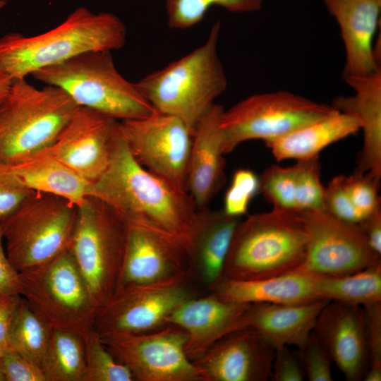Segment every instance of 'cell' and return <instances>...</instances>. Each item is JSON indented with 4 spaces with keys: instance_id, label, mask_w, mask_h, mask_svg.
I'll return each mask as SVG.
<instances>
[{
    "instance_id": "37",
    "label": "cell",
    "mask_w": 381,
    "mask_h": 381,
    "mask_svg": "<svg viewBox=\"0 0 381 381\" xmlns=\"http://www.w3.org/2000/svg\"><path fill=\"white\" fill-rule=\"evenodd\" d=\"M4 381H47L42 367L8 345L0 349Z\"/></svg>"
},
{
    "instance_id": "36",
    "label": "cell",
    "mask_w": 381,
    "mask_h": 381,
    "mask_svg": "<svg viewBox=\"0 0 381 381\" xmlns=\"http://www.w3.org/2000/svg\"><path fill=\"white\" fill-rule=\"evenodd\" d=\"M380 181V179L368 172L355 171L350 176H344L346 190L362 220L381 208Z\"/></svg>"
},
{
    "instance_id": "28",
    "label": "cell",
    "mask_w": 381,
    "mask_h": 381,
    "mask_svg": "<svg viewBox=\"0 0 381 381\" xmlns=\"http://www.w3.org/2000/svg\"><path fill=\"white\" fill-rule=\"evenodd\" d=\"M319 298L363 306L381 301V260L340 276L318 275Z\"/></svg>"
},
{
    "instance_id": "30",
    "label": "cell",
    "mask_w": 381,
    "mask_h": 381,
    "mask_svg": "<svg viewBox=\"0 0 381 381\" xmlns=\"http://www.w3.org/2000/svg\"><path fill=\"white\" fill-rule=\"evenodd\" d=\"M52 329L23 298L9 329L7 345L41 366Z\"/></svg>"
},
{
    "instance_id": "45",
    "label": "cell",
    "mask_w": 381,
    "mask_h": 381,
    "mask_svg": "<svg viewBox=\"0 0 381 381\" xmlns=\"http://www.w3.org/2000/svg\"><path fill=\"white\" fill-rule=\"evenodd\" d=\"M358 226L372 250L381 256V208L365 217Z\"/></svg>"
},
{
    "instance_id": "38",
    "label": "cell",
    "mask_w": 381,
    "mask_h": 381,
    "mask_svg": "<svg viewBox=\"0 0 381 381\" xmlns=\"http://www.w3.org/2000/svg\"><path fill=\"white\" fill-rule=\"evenodd\" d=\"M300 351L306 376L310 381H332V362L328 353L313 331Z\"/></svg>"
},
{
    "instance_id": "21",
    "label": "cell",
    "mask_w": 381,
    "mask_h": 381,
    "mask_svg": "<svg viewBox=\"0 0 381 381\" xmlns=\"http://www.w3.org/2000/svg\"><path fill=\"white\" fill-rule=\"evenodd\" d=\"M224 108L214 103L194 131L187 191L198 210L207 208L225 183V160L220 121Z\"/></svg>"
},
{
    "instance_id": "47",
    "label": "cell",
    "mask_w": 381,
    "mask_h": 381,
    "mask_svg": "<svg viewBox=\"0 0 381 381\" xmlns=\"http://www.w3.org/2000/svg\"><path fill=\"white\" fill-rule=\"evenodd\" d=\"M12 80L0 73V102L8 95Z\"/></svg>"
},
{
    "instance_id": "49",
    "label": "cell",
    "mask_w": 381,
    "mask_h": 381,
    "mask_svg": "<svg viewBox=\"0 0 381 381\" xmlns=\"http://www.w3.org/2000/svg\"><path fill=\"white\" fill-rule=\"evenodd\" d=\"M7 4V1L6 0H0V8H2L3 7H4Z\"/></svg>"
},
{
    "instance_id": "8",
    "label": "cell",
    "mask_w": 381,
    "mask_h": 381,
    "mask_svg": "<svg viewBox=\"0 0 381 381\" xmlns=\"http://www.w3.org/2000/svg\"><path fill=\"white\" fill-rule=\"evenodd\" d=\"M19 274L22 297L52 329L83 337L93 329L97 308L68 249Z\"/></svg>"
},
{
    "instance_id": "13",
    "label": "cell",
    "mask_w": 381,
    "mask_h": 381,
    "mask_svg": "<svg viewBox=\"0 0 381 381\" xmlns=\"http://www.w3.org/2000/svg\"><path fill=\"white\" fill-rule=\"evenodd\" d=\"M135 159L177 188L187 191L188 167L193 133L180 119L159 112L119 121Z\"/></svg>"
},
{
    "instance_id": "29",
    "label": "cell",
    "mask_w": 381,
    "mask_h": 381,
    "mask_svg": "<svg viewBox=\"0 0 381 381\" xmlns=\"http://www.w3.org/2000/svg\"><path fill=\"white\" fill-rule=\"evenodd\" d=\"M41 367L47 381H85L83 337L73 332L52 329Z\"/></svg>"
},
{
    "instance_id": "32",
    "label": "cell",
    "mask_w": 381,
    "mask_h": 381,
    "mask_svg": "<svg viewBox=\"0 0 381 381\" xmlns=\"http://www.w3.org/2000/svg\"><path fill=\"white\" fill-rule=\"evenodd\" d=\"M83 339L86 359L85 381L135 380L130 370L114 357L94 329Z\"/></svg>"
},
{
    "instance_id": "42",
    "label": "cell",
    "mask_w": 381,
    "mask_h": 381,
    "mask_svg": "<svg viewBox=\"0 0 381 381\" xmlns=\"http://www.w3.org/2000/svg\"><path fill=\"white\" fill-rule=\"evenodd\" d=\"M362 308L365 318L370 365L381 366V301L368 304Z\"/></svg>"
},
{
    "instance_id": "3",
    "label": "cell",
    "mask_w": 381,
    "mask_h": 381,
    "mask_svg": "<svg viewBox=\"0 0 381 381\" xmlns=\"http://www.w3.org/2000/svg\"><path fill=\"white\" fill-rule=\"evenodd\" d=\"M220 32L221 23L217 21L202 45L135 83L157 112L180 119L193 133L227 87L217 50Z\"/></svg>"
},
{
    "instance_id": "31",
    "label": "cell",
    "mask_w": 381,
    "mask_h": 381,
    "mask_svg": "<svg viewBox=\"0 0 381 381\" xmlns=\"http://www.w3.org/2000/svg\"><path fill=\"white\" fill-rule=\"evenodd\" d=\"M167 25L186 29L202 20L207 11L217 6L235 13H253L262 8L263 0H164Z\"/></svg>"
},
{
    "instance_id": "15",
    "label": "cell",
    "mask_w": 381,
    "mask_h": 381,
    "mask_svg": "<svg viewBox=\"0 0 381 381\" xmlns=\"http://www.w3.org/2000/svg\"><path fill=\"white\" fill-rule=\"evenodd\" d=\"M119 132V121L78 107L56 140L43 152L93 183L106 170Z\"/></svg>"
},
{
    "instance_id": "44",
    "label": "cell",
    "mask_w": 381,
    "mask_h": 381,
    "mask_svg": "<svg viewBox=\"0 0 381 381\" xmlns=\"http://www.w3.org/2000/svg\"><path fill=\"white\" fill-rule=\"evenodd\" d=\"M22 298L19 294H0V349L7 345L9 329Z\"/></svg>"
},
{
    "instance_id": "27",
    "label": "cell",
    "mask_w": 381,
    "mask_h": 381,
    "mask_svg": "<svg viewBox=\"0 0 381 381\" xmlns=\"http://www.w3.org/2000/svg\"><path fill=\"white\" fill-rule=\"evenodd\" d=\"M7 165L32 190L64 198L75 206L92 195V182L43 151Z\"/></svg>"
},
{
    "instance_id": "19",
    "label": "cell",
    "mask_w": 381,
    "mask_h": 381,
    "mask_svg": "<svg viewBox=\"0 0 381 381\" xmlns=\"http://www.w3.org/2000/svg\"><path fill=\"white\" fill-rule=\"evenodd\" d=\"M249 306L224 301L210 292L183 302L168 317L167 322L186 332V353L193 362L224 336L247 327L245 313Z\"/></svg>"
},
{
    "instance_id": "43",
    "label": "cell",
    "mask_w": 381,
    "mask_h": 381,
    "mask_svg": "<svg viewBox=\"0 0 381 381\" xmlns=\"http://www.w3.org/2000/svg\"><path fill=\"white\" fill-rule=\"evenodd\" d=\"M0 224V294H19L22 289L19 272L12 265L4 251Z\"/></svg>"
},
{
    "instance_id": "24",
    "label": "cell",
    "mask_w": 381,
    "mask_h": 381,
    "mask_svg": "<svg viewBox=\"0 0 381 381\" xmlns=\"http://www.w3.org/2000/svg\"><path fill=\"white\" fill-rule=\"evenodd\" d=\"M329 301L302 304L251 303L245 313L246 325L255 329L274 349H300L313 331L318 316Z\"/></svg>"
},
{
    "instance_id": "12",
    "label": "cell",
    "mask_w": 381,
    "mask_h": 381,
    "mask_svg": "<svg viewBox=\"0 0 381 381\" xmlns=\"http://www.w3.org/2000/svg\"><path fill=\"white\" fill-rule=\"evenodd\" d=\"M101 339L135 380L202 381L200 369L186 353V332L174 324L149 332L114 334Z\"/></svg>"
},
{
    "instance_id": "48",
    "label": "cell",
    "mask_w": 381,
    "mask_h": 381,
    "mask_svg": "<svg viewBox=\"0 0 381 381\" xmlns=\"http://www.w3.org/2000/svg\"><path fill=\"white\" fill-rule=\"evenodd\" d=\"M0 381H4V377L3 375L1 365V357H0Z\"/></svg>"
},
{
    "instance_id": "6",
    "label": "cell",
    "mask_w": 381,
    "mask_h": 381,
    "mask_svg": "<svg viewBox=\"0 0 381 381\" xmlns=\"http://www.w3.org/2000/svg\"><path fill=\"white\" fill-rule=\"evenodd\" d=\"M78 107L57 87L13 80L0 102V162L13 164L48 148Z\"/></svg>"
},
{
    "instance_id": "35",
    "label": "cell",
    "mask_w": 381,
    "mask_h": 381,
    "mask_svg": "<svg viewBox=\"0 0 381 381\" xmlns=\"http://www.w3.org/2000/svg\"><path fill=\"white\" fill-rule=\"evenodd\" d=\"M260 193V178L248 169H238L233 174L231 183L224 199V212L241 217L247 212L251 200Z\"/></svg>"
},
{
    "instance_id": "33",
    "label": "cell",
    "mask_w": 381,
    "mask_h": 381,
    "mask_svg": "<svg viewBox=\"0 0 381 381\" xmlns=\"http://www.w3.org/2000/svg\"><path fill=\"white\" fill-rule=\"evenodd\" d=\"M298 167H282L272 165L259 177L260 192L273 205V208L295 211V190Z\"/></svg>"
},
{
    "instance_id": "2",
    "label": "cell",
    "mask_w": 381,
    "mask_h": 381,
    "mask_svg": "<svg viewBox=\"0 0 381 381\" xmlns=\"http://www.w3.org/2000/svg\"><path fill=\"white\" fill-rule=\"evenodd\" d=\"M126 28L115 14L80 7L54 28L34 36L11 32L0 38V73L11 80L80 54L121 49Z\"/></svg>"
},
{
    "instance_id": "18",
    "label": "cell",
    "mask_w": 381,
    "mask_h": 381,
    "mask_svg": "<svg viewBox=\"0 0 381 381\" xmlns=\"http://www.w3.org/2000/svg\"><path fill=\"white\" fill-rule=\"evenodd\" d=\"M313 332L346 380H363L370 355L361 306L329 301L320 312Z\"/></svg>"
},
{
    "instance_id": "14",
    "label": "cell",
    "mask_w": 381,
    "mask_h": 381,
    "mask_svg": "<svg viewBox=\"0 0 381 381\" xmlns=\"http://www.w3.org/2000/svg\"><path fill=\"white\" fill-rule=\"evenodd\" d=\"M308 234L306 253L296 270L315 275L351 274L381 260L358 224L349 223L325 210L298 213Z\"/></svg>"
},
{
    "instance_id": "34",
    "label": "cell",
    "mask_w": 381,
    "mask_h": 381,
    "mask_svg": "<svg viewBox=\"0 0 381 381\" xmlns=\"http://www.w3.org/2000/svg\"><path fill=\"white\" fill-rule=\"evenodd\" d=\"M296 164L298 171L295 190L296 212L324 210L325 187L320 179L318 156L298 160Z\"/></svg>"
},
{
    "instance_id": "40",
    "label": "cell",
    "mask_w": 381,
    "mask_h": 381,
    "mask_svg": "<svg viewBox=\"0 0 381 381\" xmlns=\"http://www.w3.org/2000/svg\"><path fill=\"white\" fill-rule=\"evenodd\" d=\"M34 192L20 181L6 164L0 162V221L14 212Z\"/></svg>"
},
{
    "instance_id": "20",
    "label": "cell",
    "mask_w": 381,
    "mask_h": 381,
    "mask_svg": "<svg viewBox=\"0 0 381 381\" xmlns=\"http://www.w3.org/2000/svg\"><path fill=\"white\" fill-rule=\"evenodd\" d=\"M337 21L345 49L342 76L363 75L380 68L374 37L379 25L381 0H322Z\"/></svg>"
},
{
    "instance_id": "4",
    "label": "cell",
    "mask_w": 381,
    "mask_h": 381,
    "mask_svg": "<svg viewBox=\"0 0 381 381\" xmlns=\"http://www.w3.org/2000/svg\"><path fill=\"white\" fill-rule=\"evenodd\" d=\"M307 243L298 213L273 208L250 214L235 230L219 281L260 279L296 270L305 260Z\"/></svg>"
},
{
    "instance_id": "39",
    "label": "cell",
    "mask_w": 381,
    "mask_h": 381,
    "mask_svg": "<svg viewBox=\"0 0 381 381\" xmlns=\"http://www.w3.org/2000/svg\"><path fill=\"white\" fill-rule=\"evenodd\" d=\"M324 210L344 222L358 224L362 217L353 206L344 185V176L338 175L325 187Z\"/></svg>"
},
{
    "instance_id": "41",
    "label": "cell",
    "mask_w": 381,
    "mask_h": 381,
    "mask_svg": "<svg viewBox=\"0 0 381 381\" xmlns=\"http://www.w3.org/2000/svg\"><path fill=\"white\" fill-rule=\"evenodd\" d=\"M306 377L298 349L291 351L289 346L275 349L270 379L273 381H302Z\"/></svg>"
},
{
    "instance_id": "25",
    "label": "cell",
    "mask_w": 381,
    "mask_h": 381,
    "mask_svg": "<svg viewBox=\"0 0 381 381\" xmlns=\"http://www.w3.org/2000/svg\"><path fill=\"white\" fill-rule=\"evenodd\" d=\"M318 275L294 270L254 280L222 279L210 291L219 298L243 303L302 304L320 300Z\"/></svg>"
},
{
    "instance_id": "10",
    "label": "cell",
    "mask_w": 381,
    "mask_h": 381,
    "mask_svg": "<svg viewBox=\"0 0 381 381\" xmlns=\"http://www.w3.org/2000/svg\"><path fill=\"white\" fill-rule=\"evenodd\" d=\"M335 109L286 90L251 95L222 114L223 152H232L246 140H274Z\"/></svg>"
},
{
    "instance_id": "5",
    "label": "cell",
    "mask_w": 381,
    "mask_h": 381,
    "mask_svg": "<svg viewBox=\"0 0 381 381\" xmlns=\"http://www.w3.org/2000/svg\"><path fill=\"white\" fill-rule=\"evenodd\" d=\"M111 52H86L36 71L31 75L61 89L78 107L96 110L119 121L156 113L136 83L119 72Z\"/></svg>"
},
{
    "instance_id": "9",
    "label": "cell",
    "mask_w": 381,
    "mask_h": 381,
    "mask_svg": "<svg viewBox=\"0 0 381 381\" xmlns=\"http://www.w3.org/2000/svg\"><path fill=\"white\" fill-rule=\"evenodd\" d=\"M76 218L77 206L66 199L35 191L0 221L6 253L12 265L20 272L68 249Z\"/></svg>"
},
{
    "instance_id": "46",
    "label": "cell",
    "mask_w": 381,
    "mask_h": 381,
    "mask_svg": "<svg viewBox=\"0 0 381 381\" xmlns=\"http://www.w3.org/2000/svg\"><path fill=\"white\" fill-rule=\"evenodd\" d=\"M363 380L380 381L381 380V366L370 365Z\"/></svg>"
},
{
    "instance_id": "11",
    "label": "cell",
    "mask_w": 381,
    "mask_h": 381,
    "mask_svg": "<svg viewBox=\"0 0 381 381\" xmlns=\"http://www.w3.org/2000/svg\"><path fill=\"white\" fill-rule=\"evenodd\" d=\"M199 295L189 278L123 286L97 308L93 329L100 337L155 331L181 304Z\"/></svg>"
},
{
    "instance_id": "23",
    "label": "cell",
    "mask_w": 381,
    "mask_h": 381,
    "mask_svg": "<svg viewBox=\"0 0 381 381\" xmlns=\"http://www.w3.org/2000/svg\"><path fill=\"white\" fill-rule=\"evenodd\" d=\"M353 90L350 96L334 99L332 107L356 117L363 143L356 171L381 178V68L363 75L343 76Z\"/></svg>"
},
{
    "instance_id": "1",
    "label": "cell",
    "mask_w": 381,
    "mask_h": 381,
    "mask_svg": "<svg viewBox=\"0 0 381 381\" xmlns=\"http://www.w3.org/2000/svg\"><path fill=\"white\" fill-rule=\"evenodd\" d=\"M92 195L126 221L145 224L188 246L198 209L190 195L141 166L120 131L106 170L92 183Z\"/></svg>"
},
{
    "instance_id": "26",
    "label": "cell",
    "mask_w": 381,
    "mask_h": 381,
    "mask_svg": "<svg viewBox=\"0 0 381 381\" xmlns=\"http://www.w3.org/2000/svg\"><path fill=\"white\" fill-rule=\"evenodd\" d=\"M360 129L361 123L356 117L336 109L328 115L265 144L279 162L290 159L304 160L318 157L328 145Z\"/></svg>"
},
{
    "instance_id": "22",
    "label": "cell",
    "mask_w": 381,
    "mask_h": 381,
    "mask_svg": "<svg viewBox=\"0 0 381 381\" xmlns=\"http://www.w3.org/2000/svg\"><path fill=\"white\" fill-rule=\"evenodd\" d=\"M241 217L209 207L198 211L189 236L188 255L192 282L210 291L219 281Z\"/></svg>"
},
{
    "instance_id": "17",
    "label": "cell",
    "mask_w": 381,
    "mask_h": 381,
    "mask_svg": "<svg viewBox=\"0 0 381 381\" xmlns=\"http://www.w3.org/2000/svg\"><path fill=\"white\" fill-rule=\"evenodd\" d=\"M274 353V347L247 326L220 339L193 363L202 381H266Z\"/></svg>"
},
{
    "instance_id": "7",
    "label": "cell",
    "mask_w": 381,
    "mask_h": 381,
    "mask_svg": "<svg viewBox=\"0 0 381 381\" xmlns=\"http://www.w3.org/2000/svg\"><path fill=\"white\" fill-rule=\"evenodd\" d=\"M127 234L126 219L99 198L90 195L77 206L68 246L98 308L118 288Z\"/></svg>"
},
{
    "instance_id": "16",
    "label": "cell",
    "mask_w": 381,
    "mask_h": 381,
    "mask_svg": "<svg viewBox=\"0 0 381 381\" xmlns=\"http://www.w3.org/2000/svg\"><path fill=\"white\" fill-rule=\"evenodd\" d=\"M126 222L125 255L118 288L190 279L185 242L145 224Z\"/></svg>"
}]
</instances>
